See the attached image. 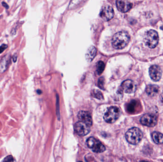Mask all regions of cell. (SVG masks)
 <instances>
[{"label":"cell","instance_id":"cell-1","mask_svg":"<svg viewBox=\"0 0 163 162\" xmlns=\"http://www.w3.org/2000/svg\"><path fill=\"white\" fill-rule=\"evenodd\" d=\"M130 37L127 32H118L112 37V44L116 49H123L127 46L130 40Z\"/></svg>","mask_w":163,"mask_h":162},{"label":"cell","instance_id":"cell-2","mask_svg":"<svg viewBox=\"0 0 163 162\" xmlns=\"http://www.w3.org/2000/svg\"><path fill=\"white\" fill-rule=\"evenodd\" d=\"M125 137L129 143L135 145L140 142L143 134L139 128L134 127L130 128L126 132Z\"/></svg>","mask_w":163,"mask_h":162},{"label":"cell","instance_id":"cell-3","mask_svg":"<svg viewBox=\"0 0 163 162\" xmlns=\"http://www.w3.org/2000/svg\"><path fill=\"white\" fill-rule=\"evenodd\" d=\"M144 40L147 46L151 49L155 48L159 42L158 33L155 30L148 31L145 35Z\"/></svg>","mask_w":163,"mask_h":162},{"label":"cell","instance_id":"cell-4","mask_svg":"<svg viewBox=\"0 0 163 162\" xmlns=\"http://www.w3.org/2000/svg\"><path fill=\"white\" fill-rule=\"evenodd\" d=\"M120 115V109L118 107H111L104 114V119L107 123L112 124L118 119Z\"/></svg>","mask_w":163,"mask_h":162},{"label":"cell","instance_id":"cell-5","mask_svg":"<svg viewBox=\"0 0 163 162\" xmlns=\"http://www.w3.org/2000/svg\"><path fill=\"white\" fill-rule=\"evenodd\" d=\"M87 146L93 152L102 153L105 150V147L100 141L94 137H90L86 141Z\"/></svg>","mask_w":163,"mask_h":162},{"label":"cell","instance_id":"cell-6","mask_svg":"<svg viewBox=\"0 0 163 162\" xmlns=\"http://www.w3.org/2000/svg\"><path fill=\"white\" fill-rule=\"evenodd\" d=\"M136 89V85L134 82L130 79H127L123 81L118 92L121 94L123 92L131 94L134 93Z\"/></svg>","mask_w":163,"mask_h":162},{"label":"cell","instance_id":"cell-7","mask_svg":"<svg viewBox=\"0 0 163 162\" xmlns=\"http://www.w3.org/2000/svg\"><path fill=\"white\" fill-rule=\"evenodd\" d=\"M140 122L143 125L148 127H154L157 124V117L154 114L147 113L142 117Z\"/></svg>","mask_w":163,"mask_h":162},{"label":"cell","instance_id":"cell-8","mask_svg":"<svg viewBox=\"0 0 163 162\" xmlns=\"http://www.w3.org/2000/svg\"><path fill=\"white\" fill-rule=\"evenodd\" d=\"M74 129L78 135L83 137L90 132V126L84 122L79 121L74 125Z\"/></svg>","mask_w":163,"mask_h":162},{"label":"cell","instance_id":"cell-9","mask_svg":"<svg viewBox=\"0 0 163 162\" xmlns=\"http://www.w3.org/2000/svg\"><path fill=\"white\" fill-rule=\"evenodd\" d=\"M100 17L104 21L111 20L114 16V10L111 6L106 5L102 8L100 14Z\"/></svg>","mask_w":163,"mask_h":162},{"label":"cell","instance_id":"cell-10","mask_svg":"<svg viewBox=\"0 0 163 162\" xmlns=\"http://www.w3.org/2000/svg\"><path fill=\"white\" fill-rule=\"evenodd\" d=\"M149 73L151 79L155 81H159L162 77V70L157 65L151 66L149 68Z\"/></svg>","mask_w":163,"mask_h":162},{"label":"cell","instance_id":"cell-11","mask_svg":"<svg viewBox=\"0 0 163 162\" xmlns=\"http://www.w3.org/2000/svg\"><path fill=\"white\" fill-rule=\"evenodd\" d=\"M78 118L79 121L86 124L91 127L93 124L92 117L91 114L89 112L85 111H80L78 114Z\"/></svg>","mask_w":163,"mask_h":162},{"label":"cell","instance_id":"cell-12","mask_svg":"<svg viewBox=\"0 0 163 162\" xmlns=\"http://www.w3.org/2000/svg\"><path fill=\"white\" fill-rule=\"evenodd\" d=\"M11 62V56L9 54L5 55L0 61V74L4 73L7 70Z\"/></svg>","mask_w":163,"mask_h":162},{"label":"cell","instance_id":"cell-13","mask_svg":"<svg viewBox=\"0 0 163 162\" xmlns=\"http://www.w3.org/2000/svg\"><path fill=\"white\" fill-rule=\"evenodd\" d=\"M117 6L119 11L122 12H126L132 8L133 4L125 0H117Z\"/></svg>","mask_w":163,"mask_h":162},{"label":"cell","instance_id":"cell-14","mask_svg":"<svg viewBox=\"0 0 163 162\" xmlns=\"http://www.w3.org/2000/svg\"><path fill=\"white\" fill-rule=\"evenodd\" d=\"M159 87L156 85H149L146 88V92L148 95L150 96H154L158 94Z\"/></svg>","mask_w":163,"mask_h":162},{"label":"cell","instance_id":"cell-15","mask_svg":"<svg viewBox=\"0 0 163 162\" xmlns=\"http://www.w3.org/2000/svg\"><path fill=\"white\" fill-rule=\"evenodd\" d=\"M97 50L96 48L94 46H91L88 49L86 54V58L88 62H91L93 61L96 55Z\"/></svg>","mask_w":163,"mask_h":162},{"label":"cell","instance_id":"cell-16","mask_svg":"<svg viewBox=\"0 0 163 162\" xmlns=\"http://www.w3.org/2000/svg\"><path fill=\"white\" fill-rule=\"evenodd\" d=\"M152 138L156 144H163V134L161 133L154 132L152 134Z\"/></svg>","mask_w":163,"mask_h":162},{"label":"cell","instance_id":"cell-17","mask_svg":"<svg viewBox=\"0 0 163 162\" xmlns=\"http://www.w3.org/2000/svg\"><path fill=\"white\" fill-rule=\"evenodd\" d=\"M138 106L137 102L135 100H132L130 102L127 106V110L129 113H133L135 112L136 107Z\"/></svg>","mask_w":163,"mask_h":162},{"label":"cell","instance_id":"cell-18","mask_svg":"<svg viewBox=\"0 0 163 162\" xmlns=\"http://www.w3.org/2000/svg\"><path fill=\"white\" fill-rule=\"evenodd\" d=\"M96 72L98 75H100L103 72L105 68V64L102 61H99L97 64Z\"/></svg>","mask_w":163,"mask_h":162},{"label":"cell","instance_id":"cell-19","mask_svg":"<svg viewBox=\"0 0 163 162\" xmlns=\"http://www.w3.org/2000/svg\"><path fill=\"white\" fill-rule=\"evenodd\" d=\"M92 95L94 96L95 98H97L99 100H102L103 99V96L102 94L100 91L97 90H93V93H92Z\"/></svg>","mask_w":163,"mask_h":162},{"label":"cell","instance_id":"cell-20","mask_svg":"<svg viewBox=\"0 0 163 162\" xmlns=\"http://www.w3.org/2000/svg\"><path fill=\"white\" fill-rule=\"evenodd\" d=\"M83 1H85V0H71V2L70 3V8L76 7Z\"/></svg>","mask_w":163,"mask_h":162},{"label":"cell","instance_id":"cell-21","mask_svg":"<svg viewBox=\"0 0 163 162\" xmlns=\"http://www.w3.org/2000/svg\"><path fill=\"white\" fill-rule=\"evenodd\" d=\"M98 86L100 88H101L102 89H104V79L103 78H100L99 79V80H98Z\"/></svg>","mask_w":163,"mask_h":162},{"label":"cell","instance_id":"cell-22","mask_svg":"<svg viewBox=\"0 0 163 162\" xmlns=\"http://www.w3.org/2000/svg\"><path fill=\"white\" fill-rule=\"evenodd\" d=\"M2 161L3 162H14L15 160H14V157H12V156L9 155L8 156L5 157Z\"/></svg>","mask_w":163,"mask_h":162},{"label":"cell","instance_id":"cell-23","mask_svg":"<svg viewBox=\"0 0 163 162\" xmlns=\"http://www.w3.org/2000/svg\"><path fill=\"white\" fill-rule=\"evenodd\" d=\"M8 48V45L3 44L0 46V54L2 53L3 51Z\"/></svg>","mask_w":163,"mask_h":162},{"label":"cell","instance_id":"cell-24","mask_svg":"<svg viewBox=\"0 0 163 162\" xmlns=\"http://www.w3.org/2000/svg\"><path fill=\"white\" fill-rule=\"evenodd\" d=\"M17 60V55L16 54H15L14 55V56H12V60H13V62H16Z\"/></svg>","mask_w":163,"mask_h":162},{"label":"cell","instance_id":"cell-25","mask_svg":"<svg viewBox=\"0 0 163 162\" xmlns=\"http://www.w3.org/2000/svg\"><path fill=\"white\" fill-rule=\"evenodd\" d=\"M2 6H3V7L5 8L6 9H8L9 8V5H8V4H7L6 2H2Z\"/></svg>","mask_w":163,"mask_h":162},{"label":"cell","instance_id":"cell-26","mask_svg":"<svg viewBox=\"0 0 163 162\" xmlns=\"http://www.w3.org/2000/svg\"><path fill=\"white\" fill-rule=\"evenodd\" d=\"M160 100H161V102L163 103V92L162 94H161V97H160Z\"/></svg>","mask_w":163,"mask_h":162},{"label":"cell","instance_id":"cell-27","mask_svg":"<svg viewBox=\"0 0 163 162\" xmlns=\"http://www.w3.org/2000/svg\"><path fill=\"white\" fill-rule=\"evenodd\" d=\"M42 92L40 90H37V93L38 94H41V93Z\"/></svg>","mask_w":163,"mask_h":162}]
</instances>
